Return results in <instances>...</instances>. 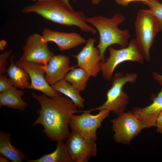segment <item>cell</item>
Masks as SVG:
<instances>
[{
  "mask_svg": "<svg viewBox=\"0 0 162 162\" xmlns=\"http://www.w3.org/2000/svg\"><path fill=\"white\" fill-rule=\"evenodd\" d=\"M60 94L50 98L43 94L32 93V97L39 103L40 108L36 111L38 118L32 124L42 125L43 132L52 141H64L70 132L68 126L72 116L79 112L73 102Z\"/></svg>",
  "mask_w": 162,
  "mask_h": 162,
  "instance_id": "1",
  "label": "cell"
},
{
  "mask_svg": "<svg viewBox=\"0 0 162 162\" xmlns=\"http://www.w3.org/2000/svg\"><path fill=\"white\" fill-rule=\"evenodd\" d=\"M22 11L24 14L35 13L46 20L62 25L76 26L85 32L94 34L96 33L94 28L87 24L86 17L83 12L71 10L62 0L37 2L25 7Z\"/></svg>",
  "mask_w": 162,
  "mask_h": 162,
  "instance_id": "2",
  "label": "cell"
},
{
  "mask_svg": "<svg viewBox=\"0 0 162 162\" xmlns=\"http://www.w3.org/2000/svg\"><path fill=\"white\" fill-rule=\"evenodd\" d=\"M125 20L124 16L120 13H116L110 18L102 16L86 18V22L95 27L99 32L100 40L97 47L99 50L102 62H106L105 52L111 45L118 44L121 48L128 46L130 36L129 30H122L118 27Z\"/></svg>",
  "mask_w": 162,
  "mask_h": 162,
  "instance_id": "3",
  "label": "cell"
},
{
  "mask_svg": "<svg viewBox=\"0 0 162 162\" xmlns=\"http://www.w3.org/2000/svg\"><path fill=\"white\" fill-rule=\"evenodd\" d=\"M137 47L144 59L150 60V50L157 34L162 30V23L148 10L137 13L135 23Z\"/></svg>",
  "mask_w": 162,
  "mask_h": 162,
  "instance_id": "4",
  "label": "cell"
},
{
  "mask_svg": "<svg viewBox=\"0 0 162 162\" xmlns=\"http://www.w3.org/2000/svg\"><path fill=\"white\" fill-rule=\"evenodd\" d=\"M138 77L136 73H116L112 78V86L107 91L106 100L101 106L86 111L91 112L106 110L118 116L124 112L128 103L129 97L123 91L124 86L128 82L134 83Z\"/></svg>",
  "mask_w": 162,
  "mask_h": 162,
  "instance_id": "5",
  "label": "cell"
},
{
  "mask_svg": "<svg viewBox=\"0 0 162 162\" xmlns=\"http://www.w3.org/2000/svg\"><path fill=\"white\" fill-rule=\"evenodd\" d=\"M108 50L109 57L105 62H101L100 63L103 76L108 81L112 79L115 68L121 63L131 61L142 64L144 60L137 47L135 39L131 40L126 47L117 50L110 47Z\"/></svg>",
  "mask_w": 162,
  "mask_h": 162,
  "instance_id": "6",
  "label": "cell"
},
{
  "mask_svg": "<svg viewBox=\"0 0 162 162\" xmlns=\"http://www.w3.org/2000/svg\"><path fill=\"white\" fill-rule=\"evenodd\" d=\"M115 133L114 140L118 143L130 144L131 140L145 127L132 112H123L110 120Z\"/></svg>",
  "mask_w": 162,
  "mask_h": 162,
  "instance_id": "7",
  "label": "cell"
},
{
  "mask_svg": "<svg viewBox=\"0 0 162 162\" xmlns=\"http://www.w3.org/2000/svg\"><path fill=\"white\" fill-rule=\"evenodd\" d=\"M83 113L80 115H73L70 120L69 126L85 137L96 141L97 137L96 131L100 127L103 121L108 117L110 111L106 110L99 111L94 115L86 110L79 111Z\"/></svg>",
  "mask_w": 162,
  "mask_h": 162,
  "instance_id": "8",
  "label": "cell"
},
{
  "mask_svg": "<svg viewBox=\"0 0 162 162\" xmlns=\"http://www.w3.org/2000/svg\"><path fill=\"white\" fill-rule=\"evenodd\" d=\"M65 142L73 162H88L97 153L95 141L89 139L72 130Z\"/></svg>",
  "mask_w": 162,
  "mask_h": 162,
  "instance_id": "9",
  "label": "cell"
},
{
  "mask_svg": "<svg viewBox=\"0 0 162 162\" xmlns=\"http://www.w3.org/2000/svg\"><path fill=\"white\" fill-rule=\"evenodd\" d=\"M47 43L42 35L36 33L29 35L22 47L23 53L19 60L39 64L46 67L50 60L54 55L49 49Z\"/></svg>",
  "mask_w": 162,
  "mask_h": 162,
  "instance_id": "10",
  "label": "cell"
},
{
  "mask_svg": "<svg viewBox=\"0 0 162 162\" xmlns=\"http://www.w3.org/2000/svg\"><path fill=\"white\" fill-rule=\"evenodd\" d=\"M15 63L24 68L28 74L31 82L28 89L41 92L50 98L54 97L61 94L53 89L46 80L44 77L45 66L20 60Z\"/></svg>",
  "mask_w": 162,
  "mask_h": 162,
  "instance_id": "11",
  "label": "cell"
},
{
  "mask_svg": "<svg viewBox=\"0 0 162 162\" xmlns=\"http://www.w3.org/2000/svg\"><path fill=\"white\" fill-rule=\"evenodd\" d=\"M95 40L90 38L77 54L73 55L77 60V67L84 69L90 76L95 77L101 71L99 50L94 45Z\"/></svg>",
  "mask_w": 162,
  "mask_h": 162,
  "instance_id": "12",
  "label": "cell"
},
{
  "mask_svg": "<svg viewBox=\"0 0 162 162\" xmlns=\"http://www.w3.org/2000/svg\"><path fill=\"white\" fill-rule=\"evenodd\" d=\"M69 57L62 54L54 55L45 69V78L50 86L64 79L66 74L76 65L70 66Z\"/></svg>",
  "mask_w": 162,
  "mask_h": 162,
  "instance_id": "13",
  "label": "cell"
},
{
  "mask_svg": "<svg viewBox=\"0 0 162 162\" xmlns=\"http://www.w3.org/2000/svg\"><path fill=\"white\" fill-rule=\"evenodd\" d=\"M42 35L46 42L52 41L55 43L61 51L70 50L87 41L77 33L55 31L46 28L43 30Z\"/></svg>",
  "mask_w": 162,
  "mask_h": 162,
  "instance_id": "14",
  "label": "cell"
},
{
  "mask_svg": "<svg viewBox=\"0 0 162 162\" xmlns=\"http://www.w3.org/2000/svg\"><path fill=\"white\" fill-rule=\"evenodd\" d=\"M162 111V88L150 105L143 108L134 107L132 112L146 128L155 126L156 119Z\"/></svg>",
  "mask_w": 162,
  "mask_h": 162,
  "instance_id": "15",
  "label": "cell"
},
{
  "mask_svg": "<svg viewBox=\"0 0 162 162\" xmlns=\"http://www.w3.org/2000/svg\"><path fill=\"white\" fill-rule=\"evenodd\" d=\"M24 91L13 86L7 90L0 93V106L8 107L23 111L28 106V104L22 98Z\"/></svg>",
  "mask_w": 162,
  "mask_h": 162,
  "instance_id": "16",
  "label": "cell"
},
{
  "mask_svg": "<svg viewBox=\"0 0 162 162\" xmlns=\"http://www.w3.org/2000/svg\"><path fill=\"white\" fill-rule=\"evenodd\" d=\"M11 134L0 132V153L13 162H22L26 159L25 155L20 149L13 146L11 143Z\"/></svg>",
  "mask_w": 162,
  "mask_h": 162,
  "instance_id": "17",
  "label": "cell"
},
{
  "mask_svg": "<svg viewBox=\"0 0 162 162\" xmlns=\"http://www.w3.org/2000/svg\"><path fill=\"white\" fill-rule=\"evenodd\" d=\"M10 62V65L6 72L14 86L21 89H28L30 84V80L27 72L24 68L15 64L13 55L11 56Z\"/></svg>",
  "mask_w": 162,
  "mask_h": 162,
  "instance_id": "18",
  "label": "cell"
},
{
  "mask_svg": "<svg viewBox=\"0 0 162 162\" xmlns=\"http://www.w3.org/2000/svg\"><path fill=\"white\" fill-rule=\"evenodd\" d=\"M26 160L27 162H73L63 141L57 142L56 148L52 152L37 159H27Z\"/></svg>",
  "mask_w": 162,
  "mask_h": 162,
  "instance_id": "19",
  "label": "cell"
},
{
  "mask_svg": "<svg viewBox=\"0 0 162 162\" xmlns=\"http://www.w3.org/2000/svg\"><path fill=\"white\" fill-rule=\"evenodd\" d=\"M55 90L64 94L70 99L79 109L84 107V100L80 92L70 83L63 79L51 86Z\"/></svg>",
  "mask_w": 162,
  "mask_h": 162,
  "instance_id": "20",
  "label": "cell"
},
{
  "mask_svg": "<svg viewBox=\"0 0 162 162\" xmlns=\"http://www.w3.org/2000/svg\"><path fill=\"white\" fill-rule=\"evenodd\" d=\"M90 77L84 69L75 67L66 74L64 79L80 92L86 89Z\"/></svg>",
  "mask_w": 162,
  "mask_h": 162,
  "instance_id": "21",
  "label": "cell"
},
{
  "mask_svg": "<svg viewBox=\"0 0 162 162\" xmlns=\"http://www.w3.org/2000/svg\"><path fill=\"white\" fill-rule=\"evenodd\" d=\"M143 4L148 6L149 11L162 23V4L158 0H149Z\"/></svg>",
  "mask_w": 162,
  "mask_h": 162,
  "instance_id": "22",
  "label": "cell"
},
{
  "mask_svg": "<svg viewBox=\"0 0 162 162\" xmlns=\"http://www.w3.org/2000/svg\"><path fill=\"white\" fill-rule=\"evenodd\" d=\"M11 50H6L0 54V76L3 75L6 71V65L7 59L11 55Z\"/></svg>",
  "mask_w": 162,
  "mask_h": 162,
  "instance_id": "23",
  "label": "cell"
},
{
  "mask_svg": "<svg viewBox=\"0 0 162 162\" xmlns=\"http://www.w3.org/2000/svg\"><path fill=\"white\" fill-rule=\"evenodd\" d=\"M13 84L10 79L3 75L0 76V92L5 91L12 87Z\"/></svg>",
  "mask_w": 162,
  "mask_h": 162,
  "instance_id": "24",
  "label": "cell"
},
{
  "mask_svg": "<svg viewBox=\"0 0 162 162\" xmlns=\"http://www.w3.org/2000/svg\"><path fill=\"white\" fill-rule=\"evenodd\" d=\"M155 127H156L157 131L162 134V111L160 112L157 117L155 122Z\"/></svg>",
  "mask_w": 162,
  "mask_h": 162,
  "instance_id": "25",
  "label": "cell"
},
{
  "mask_svg": "<svg viewBox=\"0 0 162 162\" xmlns=\"http://www.w3.org/2000/svg\"><path fill=\"white\" fill-rule=\"evenodd\" d=\"M149 0H115V2L117 4L124 6H127L131 2L135 1L142 2L143 4Z\"/></svg>",
  "mask_w": 162,
  "mask_h": 162,
  "instance_id": "26",
  "label": "cell"
},
{
  "mask_svg": "<svg viewBox=\"0 0 162 162\" xmlns=\"http://www.w3.org/2000/svg\"><path fill=\"white\" fill-rule=\"evenodd\" d=\"M152 74L154 78L162 87V75H160L156 72H153Z\"/></svg>",
  "mask_w": 162,
  "mask_h": 162,
  "instance_id": "27",
  "label": "cell"
},
{
  "mask_svg": "<svg viewBox=\"0 0 162 162\" xmlns=\"http://www.w3.org/2000/svg\"><path fill=\"white\" fill-rule=\"evenodd\" d=\"M7 44V42L4 40H2L0 41V50L2 51L5 48Z\"/></svg>",
  "mask_w": 162,
  "mask_h": 162,
  "instance_id": "28",
  "label": "cell"
},
{
  "mask_svg": "<svg viewBox=\"0 0 162 162\" xmlns=\"http://www.w3.org/2000/svg\"><path fill=\"white\" fill-rule=\"evenodd\" d=\"M65 4L70 9L72 10H74L73 8L70 5L69 0H62ZM74 1H75V0H73Z\"/></svg>",
  "mask_w": 162,
  "mask_h": 162,
  "instance_id": "29",
  "label": "cell"
},
{
  "mask_svg": "<svg viewBox=\"0 0 162 162\" xmlns=\"http://www.w3.org/2000/svg\"><path fill=\"white\" fill-rule=\"evenodd\" d=\"M8 159L4 156L1 155H0V162H9Z\"/></svg>",
  "mask_w": 162,
  "mask_h": 162,
  "instance_id": "30",
  "label": "cell"
},
{
  "mask_svg": "<svg viewBox=\"0 0 162 162\" xmlns=\"http://www.w3.org/2000/svg\"><path fill=\"white\" fill-rule=\"evenodd\" d=\"M102 0H91L92 3L93 4L97 5Z\"/></svg>",
  "mask_w": 162,
  "mask_h": 162,
  "instance_id": "31",
  "label": "cell"
},
{
  "mask_svg": "<svg viewBox=\"0 0 162 162\" xmlns=\"http://www.w3.org/2000/svg\"><path fill=\"white\" fill-rule=\"evenodd\" d=\"M32 1H37V2H39V1H46L47 0H30Z\"/></svg>",
  "mask_w": 162,
  "mask_h": 162,
  "instance_id": "32",
  "label": "cell"
}]
</instances>
